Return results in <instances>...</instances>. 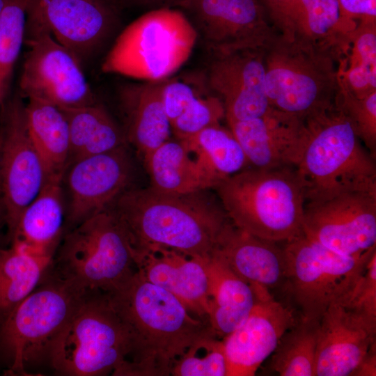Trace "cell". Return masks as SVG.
<instances>
[{
	"label": "cell",
	"mask_w": 376,
	"mask_h": 376,
	"mask_svg": "<svg viewBox=\"0 0 376 376\" xmlns=\"http://www.w3.org/2000/svg\"><path fill=\"white\" fill-rule=\"evenodd\" d=\"M303 233L342 256L371 254L376 251V193L350 191L306 203Z\"/></svg>",
	"instance_id": "4fadbf2b"
},
{
	"label": "cell",
	"mask_w": 376,
	"mask_h": 376,
	"mask_svg": "<svg viewBox=\"0 0 376 376\" xmlns=\"http://www.w3.org/2000/svg\"><path fill=\"white\" fill-rule=\"evenodd\" d=\"M318 325L299 318L281 338L271 368L281 376H315Z\"/></svg>",
	"instance_id": "d6a6232c"
},
{
	"label": "cell",
	"mask_w": 376,
	"mask_h": 376,
	"mask_svg": "<svg viewBox=\"0 0 376 376\" xmlns=\"http://www.w3.org/2000/svg\"><path fill=\"white\" fill-rule=\"evenodd\" d=\"M68 123L70 152L73 162L125 146L123 129L101 104L62 108Z\"/></svg>",
	"instance_id": "f1b7e54d"
},
{
	"label": "cell",
	"mask_w": 376,
	"mask_h": 376,
	"mask_svg": "<svg viewBox=\"0 0 376 376\" xmlns=\"http://www.w3.org/2000/svg\"><path fill=\"white\" fill-rule=\"evenodd\" d=\"M336 100L363 145L375 157L376 92L361 98L338 92Z\"/></svg>",
	"instance_id": "74e56055"
},
{
	"label": "cell",
	"mask_w": 376,
	"mask_h": 376,
	"mask_svg": "<svg viewBox=\"0 0 376 376\" xmlns=\"http://www.w3.org/2000/svg\"><path fill=\"white\" fill-rule=\"evenodd\" d=\"M221 182L244 169L248 162L230 129L221 124L180 140Z\"/></svg>",
	"instance_id": "1f68e13d"
},
{
	"label": "cell",
	"mask_w": 376,
	"mask_h": 376,
	"mask_svg": "<svg viewBox=\"0 0 376 376\" xmlns=\"http://www.w3.org/2000/svg\"><path fill=\"white\" fill-rule=\"evenodd\" d=\"M270 107L304 118L332 104L339 92L336 58L276 33L265 47Z\"/></svg>",
	"instance_id": "52a82bcc"
},
{
	"label": "cell",
	"mask_w": 376,
	"mask_h": 376,
	"mask_svg": "<svg viewBox=\"0 0 376 376\" xmlns=\"http://www.w3.org/2000/svg\"><path fill=\"white\" fill-rule=\"evenodd\" d=\"M165 79L127 84L119 91L125 138L142 160L172 133L162 101Z\"/></svg>",
	"instance_id": "603a6c76"
},
{
	"label": "cell",
	"mask_w": 376,
	"mask_h": 376,
	"mask_svg": "<svg viewBox=\"0 0 376 376\" xmlns=\"http://www.w3.org/2000/svg\"><path fill=\"white\" fill-rule=\"evenodd\" d=\"M180 8L211 54L265 47L277 33L258 0H188Z\"/></svg>",
	"instance_id": "9a60e30c"
},
{
	"label": "cell",
	"mask_w": 376,
	"mask_h": 376,
	"mask_svg": "<svg viewBox=\"0 0 376 376\" xmlns=\"http://www.w3.org/2000/svg\"><path fill=\"white\" fill-rule=\"evenodd\" d=\"M305 142L295 167L306 203L350 191L376 193L374 157L336 100L304 119Z\"/></svg>",
	"instance_id": "3957f363"
},
{
	"label": "cell",
	"mask_w": 376,
	"mask_h": 376,
	"mask_svg": "<svg viewBox=\"0 0 376 376\" xmlns=\"http://www.w3.org/2000/svg\"><path fill=\"white\" fill-rule=\"evenodd\" d=\"M27 130L45 166L47 177L63 176L69 165L70 143L67 118L58 106L38 98L24 105Z\"/></svg>",
	"instance_id": "83f0119b"
},
{
	"label": "cell",
	"mask_w": 376,
	"mask_h": 376,
	"mask_svg": "<svg viewBox=\"0 0 376 376\" xmlns=\"http://www.w3.org/2000/svg\"><path fill=\"white\" fill-rule=\"evenodd\" d=\"M211 295L207 320L215 335L223 339L247 318L255 302L252 285L236 275L221 260L211 261Z\"/></svg>",
	"instance_id": "4316f807"
},
{
	"label": "cell",
	"mask_w": 376,
	"mask_h": 376,
	"mask_svg": "<svg viewBox=\"0 0 376 376\" xmlns=\"http://www.w3.org/2000/svg\"><path fill=\"white\" fill-rule=\"evenodd\" d=\"M198 38L181 10L151 9L118 34L101 70L143 81L163 80L189 59Z\"/></svg>",
	"instance_id": "8992f818"
},
{
	"label": "cell",
	"mask_w": 376,
	"mask_h": 376,
	"mask_svg": "<svg viewBox=\"0 0 376 376\" xmlns=\"http://www.w3.org/2000/svg\"><path fill=\"white\" fill-rule=\"evenodd\" d=\"M205 74L228 123L252 119L271 108L265 89V47L212 54Z\"/></svg>",
	"instance_id": "2e32d148"
},
{
	"label": "cell",
	"mask_w": 376,
	"mask_h": 376,
	"mask_svg": "<svg viewBox=\"0 0 376 376\" xmlns=\"http://www.w3.org/2000/svg\"><path fill=\"white\" fill-rule=\"evenodd\" d=\"M29 0H6L0 17V109L4 105L15 65L24 43Z\"/></svg>",
	"instance_id": "836d02e7"
},
{
	"label": "cell",
	"mask_w": 376,
	"mask_h": 376,
	"mask_svg": "<svg viewBox=\"0 0 376 376\" xmlns=\"http://www.w3.org/2000/svg\"><path fill=\"white\" fill-rule=\"evenodd\" d=\"M210 92L205 72L188 73L165 79L162 101L171 123L197 97Z\"/></svg>",
	"instance_id": "8d00e7d4"
},
{
	"label": "cell",
	"mask_w": 376,
	"mask_h": 376,
	"mask_svg": "<svg viewBox=\"0 0 376 376\" xmlns=\"http://www.w3.org/2000/svg\"><path fill=\"white\" fill-rule=\"evenodd\" d=\"M88 293L55 275L10 311L1 336L14 370L24 373L25 363L45 357L52 340Z\"/></svg>",
	"instance_id": "30bf717a"
},
{
	"label": "cell",
	"mask_w": 376,
	"mask_h": 376,
	"mask_svg": "<svg viewBox=\"0 0 376 376\" xmlns=\"http://www.w3.org/2000/svg\"><path fill=\"white\" fill-rule=\"evenodd\" d=\"M283 244V285L299 308L300 318L315 322L331 304L348 297L376 251L359 258L342 256L303 232Z\"/></svg>",
	"instance_id": "9c48e42d"
},
{
	"label": "cell",
	"mask_w": 376,
	"mask_h": 376,
	"mask_svg": "<svg viewBox=\"0 0 376 376\" xmlns=\"http://www.w3.org/2000/svg\"><path fill=\"white\" fill-rule=\"evenodd\" d=\"M376 322L340 302L331 304L318 322L315 376H347L376 343Z\"/></svg>",
	"instance_id": "ffe728a7"
},
{
	"label": "cell",
	"mask_w": 376,
	"mask_h": 376,
	"mask_svg": "<svg viewBox=\"0 0 376 376\" xmlns=\"http://www.w3.org/2000/svg\"><path fill=\"white\" fill-rule=\"evenodd\" d=\"M63 176H48L37 196L22 211L15 233L14 244L38 253L52 254L63 229Z\"/></svg>",
	"instance_id": "484cf974"
},
{
	"label": "cell",
	"mask_w": 376,
	"mask_h": 376,
	"mask_svg": "<svg viewBox=\"0 0 376 376\" xmlns=\"http://www.w3.org/2000/svg\"><path fill=\"white\" fill-rule=\"evenodd\" d=\"M347 17L360 22H376V0H338Z\"/></svg>",
	"instance_id": "ab89813d"
},
{
	"label": "cell",
	"mask_w": 376,
	"mask_h": 376,
	"mask_svg": "<svg viewBox=\"0 0 376 376\" xmlns=\"http://www.w3.org/2000/svg\"><path fill=\"white\" fill-rule=\"evenodd\" d=\"M339 92L364 97L376 92V22H360L337 56Z\"/></svg>",
	"instance_id": "f546056e"
},
{
	"label": "cell",
	"mask_w": 376,
	"mask_h": 376,
	"mask_svg": "<svg viewBox=\"0 0 376 376\" xmlns=\"http://www.w3.org/2000/svg\"><path fill=\"white\" fill-rule=\"evenodd\" d=\"M104 1H107L108 3H109L115 6H116V4H117V3L118 1V0H104Z\"/></svg>",
	"instance_id": "f6af8a7d"
},
{
	"label": "cell",
	"mask_w": 376,
	"mask_h": 376,
	"mask_svg": "<svg viewBox=\"0 0 376 376\" xmlns=\"http://www.w3.org/2000/svg\"><path fill=\"white\" fill-rule=\"evenodd\" d=\"M56 275L87 292L110 293L136 271L123 227L107 208L75 226L64 237Z\"/></svg>",
	"instance_id": "ba28073f"
},
{
	"label": "cell",
	"mask_w": 376,
	"mask_h": 376,
	"mask_svg": "<svg viewBox=\"0 0 376 376\" xmlns=\"http://www.w3.org/2000/svg\"><path fill=\"white\" fill-rule=\"evenodd\" d=\"M152 188L187 194L215 189L221 180L180 140H168L143 159Z\"/></svg>",
	"instance_id": "d4e9b609"
},
{
	"label": "cell",
	"mask_w": 376,
	"mask_h": 376,
	"mask_svg": "<svg viewBox=\"0 0 376 376\" xmlns=\"http://www.w3.org/2000/svg\"><path fill=\"white\" fill-rule=\"evenodd\" d=\"M29 49L19 79L21 93L58 107H78L96 103L81 63L67 48L41 30H26Z\"/></svg>",
	"instance_id": "7c38bea8"
},
{
	"label": "cell",
	"mask_w": 376,
	"mask_h": 376,
	"mask_svg": "<svg viewBox=\"0 0 376 376\" xmlns=\"http://www.w3.org/2000/svg\"><path fill=\"white\" fill-rule=\"evenodd\" d=\"M223 339L209 334L195 341L173 365L174 376H227Z\"/></svg>",
	"instance_id": "e575fe53"
},
{
	"label": "cell",
	"mask_w": 376,
	"mask_h": 376,
	"mask_svg": "<svg viewBox=\"0 0 376 376\" xmlns=\"http://www.w3.org/2000/svg\"><path fill=\"white\" fill-rule=\"evenodd\" d=\"M265 9L269 20L290 0H258ZM271 22V21H270Z\"/></svg>",
	"instance_id": "7bdbcfd3"
},
{
	"label": "cell",
	"mask_w": 376,
	"mask_h": 376,
	"mask_svg": "<svg viewBox=\"0 0 376 376\" xmlns=\"http://www.w3.org/2000/svg\"><path fill=\"white\" fill-rule=\"evenodd\" d=\"M107 295L132 336L126 376L170 375L190 345L214 334L207 320L193 315L175 296L138 271Z\"/></svg>",
	"instance_id": "7a4b0ae2"
},
{
	"label": "cell",
	"mask_w": 376,
	"mask_h": 376,
	"mask_svg": "<svg viewBox=\"0 0 376 376\" xmlns=\"http://www.w3.org/2000/svg\"><path fill=\"white\" fill-rule=\"evenodd\" d=\"M278 244L252 235L231 222L214 256L244 281L269 289L284 281V255Z\"/></svg>",
	"instance_id": "cb8c5ba5"
},
{
	"label": "cell",
	"mask_w": 376,
	"mask_h": 376,
	"mask_svg": "<svg viewBox=\"0 0 376 376\" xmlns=\"http://www.w3.org/2000/svg\"><path fill=\"white\" fill-rule=\"evenodd\" d=\"M133 253L137 271L145 279L173 294L195 316L207 320L212 260L159 246Z\"/></svg>",
	"instance_id": "d6986e66"
},
{
	"label": "cell",
	"mask_w": 376,
	"mask_h": 376,
	"mask_svg": "<svg viewBox=\"0 0 376 376\" xmlns=\"http://www.w3.org/2000/svg\"><path fill=\"white\" fill-rule=\"evenodd\" d=\"M136 5L151 9L160 8H180L188 0H129Z\"/></svg>",
	"instance_id": "b9f144b4"
},
{
	"label": "cell",
	"mask_w": 376,
	"mask_h": 376,
	"mask_svg": "<svg viewBox=\"0 0 376 376\" xmlns=\"http://www.w3.org/2000/svg\"><path fill=\"white\" fill-rule=\"evenodd\" d=\"M270 21L281 36L336 58L359 24L343 14L338 0H290Z\"/></svg>",
	"instance_id": "7402d4cb"
},
{
	"label": "cell",
	"mask_w": 376,
	"mask_h": 376,
	"mask_svg": "<svg viewBox=\"0 0 376 376\" xmlns=\"http://www.w3.org/2000/svg\"><path fill=\"white\" fill-rule=\"evenodd\" d=\"M340 303L376 322V251L348 297Z\"/></svg>",
	"instance_id": "f35d334b"
},
{
	"label": "cell",
	"mask_w": 376,
	"mask_h": 376,
	"mask_svg": "<svg viewBox=\"0 0 376 376\" xmlns=\"http://www.w3.org/2000/svg\"><path fill=\"white\" fill-rule=\"evenodd\" d=\"M123 227L132 251L169 248L210 260L231 223L208 190L172 194L151 187L127 189L108 207Z\"/></svg>",
	"instance_id": "6da1fadb"
},
{
	"label": "cell",
	"mask_w": 376,
	"mask_h": 376,
	"mask_svg": "<svg viewBox=\"0 0 376 376\" xmlns=\"http://www.w3.org/2000/svg\"><path fill=\"white\" fill-rule=\"evenodd\" d=\"M214 189L237 228L284 243L303 232L306 200L295 168L244 169Z\"/></svg>",
	"instance_id": "277c9868"
},
{
	"label": "cell",
	"mask_w": 376,
	"mask_h": 376,
	"mask_svg": "<svg viewBox=\"0 0 376 376\" xmlns=\"http://www.w3.org/2000/svg\"><path fill=\"white\" fill-rule=\"evenodd\" d=\"M255 304L245 321L223 338L227 376H253L299 320L294 310L277 301L267 288L251 285Z\"/></svg>",
	"instance_id": "e0dca14e"
},
{
	"label": "cell",
	"mask_w": 376,
	"mask_h": 376,
	"mask_svg": "<svg viewBox=\"0 0 376 376\" xmlns=\"http://www.w3.org/2000/svg\"><path fill=\"white\" fill-rule=\"evenodd\" d=\"M116 6L104 0H29L26 30H41L70 50L81 64L114 34Z\"/></svg>",
	"instance_id": "8fae6325"
},
{
	"label": "cell",
	"mask_w": 376,
	"mask_h": 376,
	"mask_svg": "<svg viewBox=\"0 0 376 376\" xmlns=\"http://www.w3.org/2000/svg\"><path fill=\"white\" fill-rule=\"evenodd\" d=\"M52 258L15 244L0 251V311H10L37 288Z\"/></svg>",
	"instance_id": "4dcf8cb0"
},
{
	"label": "cell",
	"mask_w": 376,
	"mask_h": 376,
	"mask_svg": "<svg viewBox=\"0 0 376 376\" xmlns=\"http://www.w3.org/2000/svg\"><path fill=\"white\" fill-rule=\"evenodd\" d=\"M133 352L130 329L107 294L89 292L50 343L45 357L69 376H126Z\"/></svg>",
	"instance_id": "5b68a950"
},
{
	"label": "cell",
	"mask_w": 376,
	"mask_h": 376,
	"mask_svg": "<svg viewBox=\"0 0 376 376\" xmlns=\"http://www.w3.org/2000/svg\"><path fill=\"white\" fill-rule=\"evenodd\" d=\"M304 119L271 107L260 117L228 125L253 167L295 168L304 146Z\"/></svg>",
	"instance_id": "44dd1931"
},
{
	"label": "cell",
	"mask_w": 376,
	"mask_h": 376,
	"mask_svg": "<svg viewBox=\"0 0 376 376\" xmlns=\"http://www.w3.org/2000/svg\"><path fill=\"white\" fill-rule=\"evenodd\" d=\"M131 173L125 146L73 162L67 176L69 224L77 226L107 209L127 189Z\"/></svg>",
	"instance_id": "ac0fdd59"
},
{
	"label": "cell",
	"mask_w": 376,
	"mask_h": 376,
	"mask_svg": "<svg viewBox=\"0 0 376 376\" xmlns=\"http://www.w3.org/2000/svg\"><path fill=\"white\" fill-rule=\"evenodd\" d=\"M351 375L375 376L376 375V343L374 344Z\"/></svg>",
	"instance_id": "60d3db41"
},
{
	"label": "cell",
	"mask_w": 376,
	"mask_h": 376,
	"mask_svg": "<svg viewBox=\"0 0 376 376\" xmlns=\"http://www.w3.org/2000/svg\"><path fill=\"white\" fill-rule=\"evenodd\" d=\"M6 3V0H0V17Z\"/></svg>",
	"instance_id": "ee69618b"
},
{
	"label": "cell",
	"mask_w": 376,
	"mask_h": 376,
	"mask_svg": "<svg viewBox=\"0 0 376 376\" xmlns=\"http://www.w3.org/2000/svg\"><path fill=\"white\" fill-rule=\"evenodd\" d=\"M0 126V193L5 219L13 235L24 208L42 188L47 173L29 136L19 99L6 107Z\"/></svg>",
	"instance_id": "5bb4252c"
},
{
	"label": "cell",
	"mask_w": 376,
	"mask_h": 376,
	"mask_svg": "<svg viewBox=\"0 0 376 376\" xmlns=\"http://www.w3.org/2000/svg\"><path fill=\"white\" fill-rule=\"evenodd\" d=\"M225 118V109L221 100L213 93L195 99L184 112L171 123V132L178 140L193 136Z\"/></svg>",
	"instance_id": "d590c367"
}]
</instances>
